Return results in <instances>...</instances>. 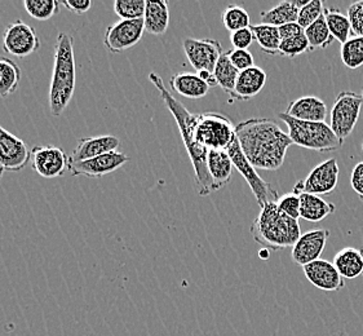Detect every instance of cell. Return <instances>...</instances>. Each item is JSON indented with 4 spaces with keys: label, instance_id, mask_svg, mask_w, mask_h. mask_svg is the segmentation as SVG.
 <instances>
[{
    "label": "cell",
    "instance_id": "obj_26",
    "mask_svg": "<svg viewBox=\"0 0 363 336\" xmlns=\"http://www.w3.org/2000/svg\"><path fill=\"white\" fill-rule=\"evenodd\" d=\"M22 73L20 66L13 60L0 56V97L6 99L13 95L20 87Z\"/></svg>",
    "mask_w": 363,
    "mask_h": 336
},
{
    "label": "cell",
    "instance_id": "obj_25",
    "mask_svg": "<svg viewBox=\"0 0 363 336\" xmlns=\"http://www.w3.org/2000/svg\"><path fill=\"white\" fill-rule=\"evenodd\" d=\"M335 268L344 279H356L363 274V254L354 247H344L334 257Z\"/></svg>",
    "mask_w": 363,
    "mask_h": 336
},
{
    "label": "cell",
    "instance_id": "obj_5",
    "mask_svg": "<svg viewBox=\"0 0 363 336\" xmlns=\"http://www.w3.org/2000/svg\"><path fill=\"white\" fill-rule=\"evenodd\" d=\"M278 118L287 125L292 144L298 147L328 153L340 149L344 144L326 122H304L290 117L286 113H279Z\"/></svg>",
    "mask_w": 363,
    "mask_h": 336
},
{
    "label": "cell",
    "instance_id": "obj_33",
    "mask_svg": "<svg viewBox=\"0 0 363 336\" xmlns=\"http://www.w3.org/2000/svg\"><path fill=\"white\" fill-rule=\"evenodd\" d=\"M223 23L230 33L251 28V17L246 8L230 4L223 12Z\"/></svg>",
    "mask_w": 363,
    "mask_h": 336
},
{
    "label": "cell",
    "instance_id": "obj_48",
    "mask_svg": "<svg viewBox=\"0 0 363 336\" xmlns=\"http://www.w3.org/2000/svg\"><path fill=\"white\" fill-rule=\"evenodd\" d=\"M361 251H362V254H363V245H362V247H361Z\"/></svg>",
    "mask_w": 363,
    "mask_h": 336
},
{
    "label": "cell",
    "instance_id": "obj_3",
    "mask_svg": "<svg viewBox=\"0 0 363 336\" xmlns=\"http://www.w3.org/2000/svg\"><path fill=\"white\" fill-rule=\"evenodd\" d=\"M77 86V65L72 35L60 33L55 43L53 73L48 94L50 111L53 117H60L73 99Z\"/></svg>",
    "mask_w": 363,
    "mask_h": 336
},
{
    "label": "cell",
    "instance_id": "obj_38",
    "mask_svg": "<svg viewBox=\"0 0 363 336\" xmlns=\"http://www.w3.org/2000/svg\"><path fill=\"white\" fill-rule=\"evenodd\" d=\"M277 207L279 208V211L284 212V215L290 216L292 219H300V194L295 191L286 193L278 198Z\"/></svg>",
    "mask_w": 363,
    "mask_h": 336
},
{
    "label": "cell",
    "instance_id": "obj_43",
    "mask_svg": "<svg viewBox=\"0 0 363 336\" xmlns=\"http://www.w3.org/2000/svg\"><path fill=\"white\" fill-rule=\"evenodd\" d=\"M62 7H65L67 11L73 12L75 15H84L92 8L94 3L91 0H64Z\"/></svg>",
    "mask_w": 363,
    "mask_h": 336
},
{
    "label": "cell",
    "instance_id": "obj_6",
    "mask_svg": "<svg viewBox=\"0 0 363 336\" xmlns=\"http://www.w3.org/2000/svg\"><path fill=\"white\" fill-rule=\"evenodd\" d=\"M235 139L232 121L220 113L196 114L194 140L199 147L210 150H226Z\"/></svg>",
    "mask_w": 363,
    "mask_h": 336
},
{
    "label": "cell",
    "instance_id": "obj_2",
    "mask_svg": "<svg viewBox=\"0 0 363 336\" xmlns=\"http://www.w3.org/2000/svg\"><path fill=\"white\" fill-rule=\"evenodd\" d=\"M149 79L153 83L154 87L158 89L160 96L163 100L167 109L174 116V121L182 133V139L184 145L186 147V152L189 154L190 159L194 168V179L198 194L201 197H206L211 193H213V184L211 180L208 168H207V155L208 150L199 147L194 140V125H196V114L190 113L174 95L168 91L160 75L155 73L149 74Z\"/></svg>",
    "mask_w": 363,
    "mask_h": 336
},
{
    "label": "cell",
    "instance_id": "obj_19",
    "mask_svg": "<svg viewBox=\"0 0 363 336\" xmlns=\"http://www.w3.org/2000/svg\"><path fill=\"white\" fill-rule=\"evenodd\" d=\"M286 114L304 122H325L328 111L326 103L320 97L304 96L295 101H291Z\"/></svg>",
    "mask_w": 363,
    "mask_h": 336
},
{
    "label": "cell",
    "instance_id": "obj_41",
    "mask_svg": "<svg viewBox=\"0 0 363 336\" xmlns=\"http://www.w3.org/2000/svg\"><path fill=\"white\" fill-rule=\"evenodd\" d=\"M254 40V33L251 28L230 33V42H232L234 50H248V47L252 44Z\"/></svg>",
    "mask_w": 363,
    "mask_h": 336
},
{
    "label": "cell",
    "instance_id": "obj_36",
    "mask_svg": "<svg viewBox=\"0 0 363 336\" xmlns=\"http://www.w3.org/2000/svg\"><path fill=\"white\" fill-rule=\"evenodd\" d=\"M325 6L320 0H309L304 7L298 11V23L306 30L323 16Z\"/></svg>",
    "mask_w": 363,
    "mask_h": 336
},
{
    "label": "cell",
    "instance_id": "obj_50",
    "mask_svg": "<svg viewBox=\"0 0 363 336\" xmlns=\"http://www.w3.org/2000/svg\"><path fill=\"white\" fill-rule=\"evenodd\" d=\"M362 99H363V92H362Z\"/></svg>",
    "mask_w": 363,
    "mask_h": 336
},
{
    "label": "cell",
    "instance_id": "obj_18",
    "mask_svg": "<svg viewBox=\"0 0 363 336\" xmlns=\"http://www.w3.org/2000/svg\"><path fill=\"white\" fill-rule=\"evenodd\" d=\"M121 147V140L114 135H101L94 138H83L78 140L77 147L70 155V164L88 161L102 154L118 152Z\"/></svg>",
    "mask_w": 363,
    "mask_h": 336
},
{
    "label": "cell",
    "instance_id": "obj_23",
    "mask_svg": "<svg viewBox=\"0 0 363 336\" xmlns=\"http://www.w3.org/2000/svg\"><path fill=\"white\" fill-rule=\"evenodd\" d=\"M145 33L152 35H163L169 26V8L167 1H150L146 0L144 15Z\"/></svg>",
    "mask_w": 363,
    "mask_h": 336
},
{
    "label": "cell",
    "instance_id": "obj_28",
    "mask_svg": "<svg viewBox=\"0 0 363 336\" xmlns=\"http://www.w3.org/2000/svg\"><path fill=\"white\" fill-rule=\"evenodd\" d=\"M325 20H326L327 28L330 30L331 35L335 40L344 44L349 39L352 33V26L349 22L348 16L344 15L339 8H325Z\"/></svg>",
    "mask_w": 363,
    "mask_h": 336
},
{
    "label": "cell",
    "instance_id": "obj_1",
    "mask_svg": "<svg viewBox=\"0 0 363 336\" xmlns=\"http://www.w3.org/2000/svg\"><path fill=\"white\" fill-rule=\"evenodd\" d=\"M240 149L255 168L277 171L284 166L292 145L289 133L269 118H251L235 125Z\"/></svg>",
    "mask_w": 363,
    "mask_h": 336
},
{
    "label": "cell",
    "instance_id": "obj_9",
    "mask_svg": "<svg viewBox=\"0 0 363 336\" xmlns=\"http://www.w3.org/2000/svg\"><path fill=\"white\" fill-rule=\"evenodd\" d=\"M40 47L37 30L29 23L16 20L3 33V50L17 59H26Z\"/></svg>",
    "mask_w": 363,
    "mask_h": 336
},
{
    "label": "cell",
    "instance_id": "obj_49",
    "mask_svg": "<svg viewBox=\"0 0 363 336\" xmlns=\"http://www.w3.org/2000/svg\"><path fill=\"white\" fill-rule=\"evenodd\" d=\"M362 150H363V142H362Z\"/></svg>",
    "mask_w": 363,
    "mask_h": 336
},
{
    "label": "cell",
    "instance_id": "obj_22",
    "mask_svg": "<svg viewBox=\"0 0 363 336\" xmlns=\"http://www.w3.org/2000/svg\"><path fill=\"white\" fill-rule=\"evenodd\" d=\"M169 87L171 89L190 100H199L208 94L210 86L202 81L198 74L182 73L174 74V77L169 79Z\"/></svg>",
    "mask_w": 363,
    "mask_h": 336
},
{
    "label": "cell",
    "instance_id": "obj_12",
    "mask_svg": "<svg viewBox=\"0 0 363 336\" xmlns=\"http://www.w3.org/2000/svg\"><path fill=\"white\" fill-rule=\"evenodd\" d=\"M70 167V155L55 145H35L31 149V168L44 179L65 175Z\"/></svg>",
    "mask_w": 363,
    "mask_h": 336
},
{
    "label": "cell",
    "instance_id": "obj_29",
    "mask_svg": "<svg viewBox=\"0 0 363 336\" xmlns=\"http://www.w3.org/2000/svg\"><path fill=\"white\" fill-rule=\"evenodd\" d=\"M251 30L254 33L255 40L260 45L262 52L267 55H278L279 45L282 43L278 28L267 23H259L251 25Z\"/></svg>",
    "mask_w": 363,
    "mask_h": 336
},
{
    "label": "cell",
    "instance_id": "obj_15",
    "mask_svg": "<svg viewBox=\"0 0 363 336\" xmlns=\"http://www.w3.org/2000/svg\"><path fill=\"white\" fill-rule=\"evenodd\" d=\"M31 161V150L23 140L0 125V163L6 171L20 172Z\"/></svg>",
    "mask_w": 363,
    "mask_h": 336
},
{
    "label": "cell",
    "instance_id": "obj_34",
    "mask_svg": "<svg viewBox=\"0 0 363 336\" xmlns=\"http://www.w3.org/2000/svg\"><path fill=\"white\" fill-rule=\"evenodd\" d=\"M340 56L344 65L348 69H358L363 65V38L354 37L342 44Z\"/></svg>",
    "mask_w": 363,
    "mask_h": 336
},
{
    "label": "cell",
    "instance_id": "obj_13",
    "mask_svg": "<svg viewBox=\"0 0 363 336\" xmlns=\"http://www.w3.org/2000/svg\"><path fill=\"white\" fill-rule=\"evenodd\" d=\"M182 48L186 55V59L198 72H211L213 73L218 59L223 56V45L216 39H196L185 38L182 42Z\"/></svg>",
    "mask_w": 363,
    "mask_h": 336
},
{
    "label": "cell",
    "instance_id": "obj_4",
    "mask_svg": "<svg viewBox=\"0 0 363 336\" xmlns=\"http://www.w3.org/2000/svg\"><path fill=\"white\" fill-rule=\"evenodd\" d=\"M251 234L255 242L273 251L294 247L301 237L298 220L292 219L279 211L277 203H268L262 207L259 216L251 225Z\"/></svg>",
    "mask_w": 363,
    "mask_h": 336
},
{
    "label": "cell",
    "instance_id": "obj_20",
    "mask_svg": "<svg viewBox=\"0 0 363 336\" xmlns=\"http://www.w3.org/2000/svg\"><path fill=\"white\" fill-rule=\"evenodd\" d=\"M267 73L259 66H252L245 72H240L233 92V100L248 101L259 95L265 87Z\"/></svg>",
    "mask_w": 363,
    "mask_h": 336
},
{
    "label": "cell",
    "instance_id": "obj_47",
    "mask_svg": "<svg viewBox=\"0 0 363 336\" xmlns=\"http://www.w3.org/2000/svg\"><path fill=\"white\" fill-rule=\"evenodd\" d=\"M4 171H6V169H4V167H3L1 163H0V180H1V177L4 175Z\"/></svg>",
    "mask_w": 363,
    "mask_h": 336
},
{
    "label": "cell",
    "instance_id": "obj_40",
    "mask_svg": "<svg viewBox=\"0 0 363 336\" xmlns=\"http://www.w3.org/2000/svg\"><path fill=\"white\" fill-rule=\"evenodd\" d=\"M229 60L238 72H245L254 65V56L248 50H230Z\"/></svg>",
    "mask_w": 363,
    "mask_h": 336
},
{
    "label": "cell",
    "instance_id": "obj_11",
    "mask_svg": "<svg viewBox=\"0 0 363 336\" xmlns=\"http://www.w3.org/2000/svg\"><path fill=\"white\" fill-rule=\"evenodd\" d=\"M339 183V164L335 158H330L313 168L304 180L295 184L292 191L301 194L309 193L325 196L334 191Z\"/></svg>",
    "mask_w": 363,
    "mask_h": 336
},
{
    "label": "cell",
    "instance_id": "obj_8",
    "mask_svg": "<svg viewBox=\"0 0 363 336\" xmlns=\"http://www.w3.org/2000/svg\"><path fill=\"white\" fill-rule=\"evenodd\" d=\"M226 152L232 159L234 168H237V171L247 181L248 186L252 190L256 201H257L260 207H264L268 203H277V201L279 198L277 190L259 176L256 168L250 163V161L246 158V155L242 152L237 136H235V139L233 140V142L229 145V147L226 149Z\"/></svg>",
    "mask_w": 363,
    "mask_h": 336
},
{
    "label": "cell",
    "instance_id": "obj_46",
    "mask_svg": "<svg viewBox=\"0 0 363 336\" xmlns=\"http://www.w3.org/2000/svg\"><path fill=\"white\" fill-rule=\"evenodd\" d=\"M259 255H260V257H262L264 260H267L269 257L268 249H262Z\"/></svg>",
    "mask_w": 363,
    "mask_h": 336
},
{
    "label": "cell",
    "instance_id": "obj_37",
    "mask_svg": "<svg viewBox=\"0 0 363 336\" xmlns=\"http://www.w3.org/2000/svg\"><path fill=\"white\" fill-rule=\"evenodd\" d=\"M306 51H309V43H308L306 34L303 33L296 37L282 40V43L279 45L278 55L289 57V59H295Z\"/></svg>",
    "mask_w": 363,
    "mask_h": 336
},
{
    "label": "cell",
    "instance_id": "obj_17",
    "mask_svg": "<svg viewBox=\"0 0 363 336\" xmlns=\"http://www.w3.org/2000/svg\"><path fill=\"white\" fill-rule=\"evenodd\" d=\"M330 232L326 229H314L301 234L298 241L292 247V260L294 263L304 267L320 259L326 247L327 238Z\"/></svg>",
    "mask_w": 363,
    "mask_h": 336
},
{
    "label": "cell",
    "instance_id": "obj_42",
    "mask_svg": "<svg viewBox=\"0 0 363 336\" xmlns=\"http://www.w3.org/2000/svg\"><path fill=\"white\" fill-rule=\"evenodd\" d=\"M350 185H352V189L356 191L357 196L363 202V162L357 163L353 168L350 175Z\"/></svg>",
    "mask_w": 363,
    "mask_h": 336
},
{
    "label": "cell",
    "instance_id": "obj_31",
    "mask_svg": "<svg viewBox=\"0 0 363 336\" xmlns=\"http://www.w3.org/2000/svg\"><path fill=\"white\" fill-rule=\"evenodd\" d=\"M304 34L309 43V51H314L318 48H327L335 40L327 28L325 16H322L308 29L304 30Z\"/></svg>",
    "mask_w": 363,
    "mask_h": 336
},
{
    "label": "cell",
    "instance_id": "obj_16",
    "mask_svg": "<svg viewBox=\"0 0 363 336\" xmlns=\"http://www.w3.org/2000/svg\"><path fill=\"white\" fill-rule=\"evenodd\" d=\"M303 271L306 279L314 287L326 293H335L344 289V278L335 268L334 263H330L325 259H318L315 262L306 264L303 267Z\"/></svg>",
    "mask_w": 363,
    "mask_h": 336
},
{
    "label": "cell",
    "instance_id": "obj_45",
    "mask_svg": "<svg viewBox=\"0 0 363 336\" xmlns=\"http://www.w3.org/2000/svg\"><path fill=\"white\" fill-rule=\"evenodd\" d=\"M198 77L202 79V81L206 82L208 86L211 87H216L218 86V81H216V78H215V75L213 73H211V72H198Z\"/></svg>",
    "mask_w": 363,
    "mask_h": 336
},
{
    "label": "cell",
    "instance_id": "obj_44",
    "mask_svg": "<svg viewBox=\"0 0 363 336\" xmlns=\"http://www.w3.org/2000/svg\"><path fill=\"white\" fill-rule=\"evenodd\" d=\"M279 35L282 40L290 39V38L296 37L304 33V29L298 25V22H291V23H286L284 26H279Z\"/></svg>",
    "mask_w": 363,
    "mask_h": 336
},
{
    "label": "cell",
    "instance_id": "obj_30",
    "mask_svg": "<svg viewBox=\"0 0 363 336\" xmlns=\"http://www.w3.org/2000/svg\"><path fill=\"white\" fill-rule=\"evenodd\" d=\"M240 73V72H238L230 62L229 52L223 53V56L218 59V64L213 70V75L218 81V86L223 88L224 92L229 96H232L234 92V87Z\"/></svg>",
    "mask_w": 363,
    "mask_h": 336
},
{
    "label": "cell",
    "instance_id": "obj_14",
    "mask_svg": "<svg viewBox=\"0 0 363 336\" xmlns=\"http://www.w3.org/2000/svg\"><path fill=\"white\" fill-rule=\"evenodd\" d=\"M130 162V157L121 152L102 154L88 161L72 163L69 172L73 176H84L88 179H100L104 176L110 175L123 167Z\"/></svg>",
    "mask_w": 363,
    "mask_h": 336
},
{
    "label": "cell",
    "instance_id": "obj_21",
    "mask_svg": "<svg viewBox=\"0 0 363 336\" xmlns=\"http://www.w3.org/2000/svg\"><path fill=\"white\" fill-rule=\"evenodd\" d=\"M233 163L226 150H210L207 155V168L213 184V191L223 189L230 183Z\"/></svg>",
    "mask_w": 363,
    "mask_h": 336
},
{
    "label": "cell",
    "instance_id": "obj_24",
    "mask_svg": "<svg viewBox=\"0 0 363 336\" xmlns=\"http://www.w3.org/2000/svg\"><path fill=\"white\" fill-rule=\"evenodd\" d=\"M336 211L334 203H330L323 198L315 194L301 193L300 194V218L311 221L320 223L326 219L327 216L333 215Z\"/></svg>",
    "mask_w": 363,
    "mask_h": 336
},
{
    "label": "cell",
    "instance_id": "obj_27",
    "mask_svg": "<svg viewBox=\"0 0 363 336\" xmlns=\"http://www.w3.org/2000/svg\"><path fill=\"white\" fill-rule=\"evenodd\" d=\"M298 11L300 9L296 7L295 0H286L274 8L262 12L260 18H262V23L279 28L286 23L298 22Z\"/></svg>",
    "mask_w": 363,
    "mask_h": 336
},
{
    "label": "cell",
    "instance_id": "obj_35",
    "mask_svg": "<svg viewBox=\"0 0 363 336\" xmlns=\"http://www.w3.org/2000/svg\"><path fill=\"white\" fill-rule=\"evenodd\" d=\"M145 0H116L113 8L121 20H140L145 15Z\"/></svg>",
    "mask_w": 363,
    "mask_h": 336
},
{
    "label": "cell",
    "instance_id": "obj_32",
    "mask_svg": "<svg viewBox=\"0 0 363 336\" xmlns=\"http://www.w3.org/2000/svg\"><path fill=\"white\" fill-rule=\"evenodd\" d=\"M23 7L30 17L39 21H47L57 15L61 3L57 0H25Z\"/></svg>",
    "mask_w": 363,
    "mask_h": 336
},
{
    "label": "cell",
    "instance_id": "obj_10",
    "mask_svg": "<svg viewBox=\"0 0 363 336\" xmlns=\"http://www.w3.org/2000/svg\"><path fill=\"white\" fill-rule=\"evenodd\" d=\"M144 18L119 20L108 26L102 40L110 53L119 55L138 45L144 37Z\"/></svg>",
    "mask_w": 363,
    "mask_h": 336
},
{
    "label": "cell",
    "instance_id": "obj_7",
    "mask_svg": "<svg viewBox=\"0 0 363 336\" xmlns=\"http://www.w3.org/2000/svg\"><path fill=\"white\" fill-rule=\"evenodd\" d=\"M362 96L352 91H342L335 99L334 106L330 113V127L339 139H348L356 128L362 109Z\"/></svg>",
    "mask_w": 363,
    "mask_h": 336
},
{
    "label": "cell",
    "instance_id": "obj_39",
    "mask_svg": "<svg viewBox=\"0 0 363 336\" xmlns=\"http://www.w3.org/2000/svg\"><path fill=\"white\" fill-rule=\"evenodd\" d=\"M347 16L352 26V33H354L356 37L363 38V0L353 3L348 8Z\"/></svg>",
    "mask_w": 363,
    "mask_h": 336
}]
</instances>
